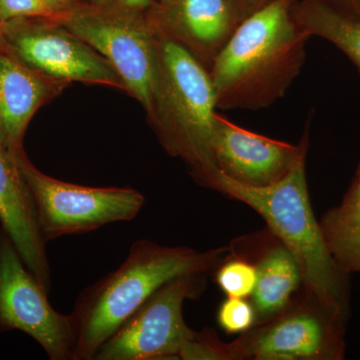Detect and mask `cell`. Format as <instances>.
I'll list each match as a JSON object with an SVG mask.
<instances>
[{
    "instance_id": "cell-1",
    "label": "cell",
    "mask_w": 360,
    "mask_h": 360,
    "mask_svg": "<svg viewBox=\"0 0 360 360\" xmlns=\"http://www.w3.org/2000/svg\"><path fill=\"white\" fill-rule=\"evenodd\" d=\"M295 4L274 0L239 23L210 68L217 110H264L285 96L311 37L296 21Z\"/></svg>"
},
{
    "instance_id": "cell-2",
    "label": "cell",
    "mask_w": 360,
    "mask_h": 360,
    "mask_svg": "<svg viewBox=\"0 0 360 360\" xmlns=\"http://www.w3.org/2000/svg\"><path fill=\"white\" fill-rule=\"evenodd\" d=\"M222 250L168 248L139 239L120 266L78 295L71 312L75 331V360H94L116 329L155 291L181 276H203Z\"/></svg>"
},
{
    "instance_id": "cell-3",
    "label": "cell",
    "mask_w": 360,
    "mask_h": 360,
    "mask_svg": "<svg viewBox=\"0 0 360 360\" xmlns=\"http://www.w3.org/2000/svg\"><path fill=\"white\" fill-rule=\"evenodd\" d=\"M307 153L283 179L271 186H245L219 172L214 189L262 215L295 257L309 297L347 319L348 274L331 257L310 205L305 172Z\"/></svg>"
},
{
    "instance_id": "cell-4",
    "label": "cell",
    "mask_w": 360,
    "mask_h": 360,
    "mask_svg": "<svg viewBox=\"0 0 360 360\" xmlns=\"http://www.w3.org/2000/svg\"><path fill=\"white\" fill-rule=\"evenodd\" d=\"M158 37L160 71L151 122L167 153L181 158L200 184L214 188L217 103L210 70L181 44Z\"/></svg>"
},
{
    "instance_id": "cell-5",
    "label": "cell",
    "mask_w": 360,
    "mask_h": 360,
    "mask_svg": "<svg viewBox=\"0 0 360 360\" xmlns=\"http://www.w3.org/2000/svg\"><path fill=\"white\" fill-rule=\"evenodd\" d=\"M18 165L32 196L40 231L46 243L63 236L97 231L139 214L146 198L129 187H89L42 174L16 150Z\"/></svg>"
},
{
    "instance_id": "cell-6",
    "label": "cell",
    "mask_w": 360,
    "mask_h": 360,
    "mask_svg": "<svg viewBox=\"0 0 360 360\" xmlns=\"http://www.w3.org/2000/svg\"><path fill=\"white\" fill-rule=\"evenodd\" d=\"M68 32L105 58L124 89L151 115L160 71L158 37L150 22L125 13L77 11L59 16Z\"/></svg>"
},
{
    "instance_id": "cell-7",
    "label": "cell",
    "mask_w": 360,
    "mask_h": 360,
    "mask_svg": "<svg viewBox=\"0 0 360 360\" xmlns=\"http://www.w3.org/2000/svg\"><path fill=\"white\" fill-rule=\"evenodd\" d=\"M47 295L0 226V333L21 331L37 341L49 359L75 360L72 317L56 311Z\"/></svg>"
},
{
    "instance_id": "cell-8",
    "label": "cell",
    "mask_w": 360,
    "mask_h": 360,
    "mask_svg": "<svg viewBox=\"0 0 360 360\" xmlns=\"http://www.w3.org/2000/svg\"><path fill=\"white\" fill-rule=\"evenodd\" d=\"M200 276H179L155 291L103 343L94 360L179 359L195 335L184 321L182 307L198 292Z\"/></svg>"
},
{
    "instance_id": "cell-9",
    "label": "cell",
    "mask_w": 360,
    "mask_h": 360,
    "mask_svg": "<svg viewBox=\"0 0 360 360\" xmlns=\"http://www.w3.org/2000/svg\"><path fill=\"white\" fill-rule=\"evenodd\" d=\"M4 26L6 49L42 77L125 89L110 63L66 28L23 20Z\"/></svg>"
},
{
    "instance_id": "cell-10",
    "label": "cell",
    "mask_w": 360,
    "mask_h": 360,
    "mask_svg": "<svg viewBox=\"0 0 360 360\" xmlns=\"http://www.w3.org/2000/svg\"><path fill=\"white\" fill-rule=\"evenodd\" d=\"M345 319L310 297L307 309L286 314L250 342L236 347L257 359L338 360L345 356Z\"/></svg>"
},
{
    "instance_id": "cell-11",
    "label": "cell",
    "mask_w": 360,
    "mask_h": 360,
    "mask_svg": "<svg viewBox=\"0 0 360 360\" xmlns=\"http://www.w3.org/2000/svg\"><path fill=\"white\" fill-rule=\"evenodd\" d=\"M309 123L297 146L243 129L217 112L212 150L219 172L238 184L265 187L283 179L309 148Z\"/></svg>"
},
{
    "instance_id": "cell-12",
    "label": "cell",
    "mask_w": 360,
    "mask_h": 360,
    "mask_svg": "<svg viewBox=\"0 0 360 360\" xmlns=\"http://www.w3.org/2000/svg\"><path fill=\"white\" fill-rule=\"evenodd\" d=\"M150 23L158 37L181 44L210 70L240 22L229 0H165Z\"/></svg>"
},
{
    "instance_id": "cell-13",
    "label": "cell",
    "mask_w": 360,
    "mask_h": 360,
    "mask_svg": "<svg viewBox=\"0 0 360 360\" xmlns=\"http://www.w3.org/2000/svg\"><path fill=\"white\" fill-rule=\"evenodd\" d=\"M0 226L11 238L30 272L51 290V270L32 196L21 174L16 150L0 137Z\"/></svg>"
},
{
    "instance_id": "cell-14",
    "label": "cell",
    "mask_w": 360,
    "mask_h": 360,
    "mask_svg": "<svg viewBox=\"0 0 360 360\" xmlns=\"http://www.w3.org/2000/svg\"><path fill=\"white\" fill-rule=\"evenodd\" d=\"M56 90L51 78L0 51V137L9 148H22L28 123Z\"/></svg>"
},
{
    "instance_id": "cell-15",
    "label": "cell",
    "mask_w": 360,
    "mask_h": 360,
    "mask_svg": "<svg viewBox=\"0 0 360 360\" xmlns=\"http://www.w3.org/2000/svg\"><path fill=\"white\" fill-rule=\"evenodd\" d=\"M293 13L303 30L338 47L360 75V16L341 11L328 0L295 2Z\"/></svg>"
},
{
    "instance_id": "cell-16",
    "label": "cell",
    "mask_w": 360,
    "mask_h": 360,
    "mask_svg": "<svg viewBox=\"0 0 360 360\" xmlns=\"http://www.w3.org/2000/svg\"><path fill=\"white\" fill-rule=\"evenodd\" d=\"M324 243L345 274L360 272V176L355 174L340 205L319 222Z\"/></svg>"
},
{
    "instance_id": "cell-17",
    "label": "cell",
    "mask_w": 360,
    "mask_h": 360,
    "mask_svg": "<svg viewBox=\"0 0 360 360\" xmlns=\"http://www.w3.org/2000/svg\"><path fill=\"white\" fill-rule=\"evenodd\" d=\"M252 304L258 319H266L283 310L302 281L295 257L285 246L269 250L257 266Z\"/></svg>"
},
{
    "instance_id": "cell-18",
    "label": "cell",
    "mask_w": 360,
    "mask_h": 360,
    "mask_svg": "<svg viewBox=\"0 0 360 360\" xmlns=\"http://www.w3.org/2000/svg\"><path fill=\"white\" fill-rule=\"evenodd\" d=\"M257 281V266L240 259L226 262L217 274V284L227 297L245 298L252 295Z\"/></svg>"
},
{
    "instance_id": "cell-19",
    "label": "cell",
    "mask_w": 360,
    "mask_h": 360,
    "mask_svg": "<svg viewBox=\"0 0 360 360\" xmlns=\"http://www.w3.org/2000/svg\"><path fill=\"white\" fill-rule=\"evenodd\" d=\"M255 317L253 305L245 298H227L217 312L219 326L229 333H245L252 326Z\"/></svg>"
},
{
    "instance_id": "cell-20",
    "label": "cell",
    "mask_w": 360,
    "mask_h": 360,
    "mask_svg": "<svg viewBox=\"0 0 360 360\" xmlns=\"http://www.w3.org/2000/svg\"><path fill=\"white\" fill-rule=\"evenodd\" d=\"M30 18H54L58 14L42 0H0V20L7 23Z\"/></svg>"
},
{
    "instance_id": "cell-21",
    "label": "cell",
    "mask_w": 360,
    "mask_h": 360,
    "mask_svg": "<svg viewBox=\"0 0 360 360\" xmlns=\"http://www.w3.org/2000/svg\"><path fill=\"white\" fill-rule=\"evenodd\" d=\"M233 356H236L234 347L224 348L217 345L207 333H195L179 354V359L184 360L226 359Z\"/></svg>"
},
{
    "instance_id": "cell-22",
    "label": "cell",
    "mask_w": 360,
    "mask_h": 360,
    "mask_svg": "<svg viewBox=\"0 0 360 360\" xmlns=\"http://www.w3.org/2000/svg\"><path fill=\"white\" fill-rule=\"evenodd\" d=\"M272 1L274 0H229L239 22Z\"/></svg>"
},
{
    "instance_id": "cell-23",
    "label": "cell",
    "mask_w": 360,
    "mask_h": 360,
    "mask_svg": "<svg viewBox=\"0 0 360 360\" xmlns=\"http://www.w3.org/2000/svg\"><path fill=\"white\" fill-rule=\"evenodd\" d=\"M328 1L345 13L360 16V0H328Z\"/></svg>"
},
{
    "instance_id": "cell-24",
    "label": "cell",
    "mask_w": 360,
    "mask_h": 360,
    "mask_svg": "<svg viewBox=\"0 0 360 360\" xmlns=\"http://www.w3.org/2000/svg\"><path fill=\"white\" fill-rule=\"evenodd\" d=\"M42 1H44L46 6L51 7V9H53V11L58 14L59 18L60 14L63 13V11H65L66 7L70 6V4H72L73 0H42Z\"/></svg>"
},
{
    "instance_id": "cell-25",
    "label": "cell",
    "mask_w": 360,
    "mask_h": 360,
    "mask_svg": "<svg viewBox=\"0 0 360 360\" xmlns=\"http://www.w3.org/2000/svg\"><path fill=\"white\" fill-rule=\"evenodd\" d=\"M125 6L130 8L142 9L150 6L151 0H122Z\"/></svg>"
},
{
    "instance_id": "cell-26",
    "label": "cell",
    "mask_w": 360,
    "mask_h": 360,
    "mask_svg": "<svg viewBox=\"0 0 360 360\" xmlns=\"http://www.w3.org/2000/svg\"><path fill=\"white\" fill-rule=\"evenodd\" d=\"M6 49V37H4V23L0 20V51Z\"/></svg>"
},
{
    "instance_id": "cell-27",
    "label": "cell",
    "mask_w": 360,
    "mask_h": 360,
    "mask_svg": "<svg viewBox=\"0 0 360 360\" xmlns=\"http://www.w3.org/2000/svg\"><path fill=\"white\" fill-rule=\"evenodd\" d=\"M356 174H359V176H360V163H359V168H357Z\"/></svg>"
},
{
    "instance_id": "cell-28",
    "label": "cell",
    "mask_w": 360,
    "mask_h": 360,
    "mask_svg": "<svg viewBox=\"0 0 360 360\" xmlns=\"http://www.w3.org/2000/svg\"><path fill=\"white\" fill-rule=\"evenodd\" d=\"M96 1H97V2H103V1H106V0H96Z\"/></svg>"
}]
</instances>
